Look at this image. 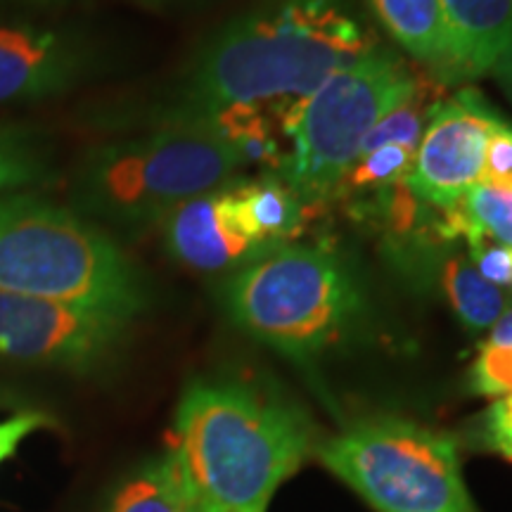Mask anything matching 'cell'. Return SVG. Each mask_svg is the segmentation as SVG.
Here are the masks:
<instances>
[{
  "label": "cell",
  "mask_w": 512,
  "mask_h": 512,
  "mask_svg": "<svg viewBox=\"0 0 512 512\" xmlns=\"http://www.w3.org/2000/svg\"><path fill=\"white\" fill-rule=\"evenodd\" d=\"M370 50V36L337 0H280L211 38L174 114L204 119L228 107H271L283 121L328 76Z\"/></svg>",
  "instance_id": "1"
},
{
  "label": "cell",
  "mask_w": 512,
  "mask_h": 512,
  "mask_svg": "<svg viewBox=\"0 0 512 512\" xmlns=\"http://www.w3.org/2000/svg\"><path fill=\"white\" fill-rule=\"evenodd\" d=\"M306 415L238 380H195L178 401L171 448L200 512H266L311 453Z\"/></svg>",
  "instance_id": "2"
},
{
  "label": "cell",
  "mask_w": 512,
  "mask_h": 512,
  "mask_svg": "<svg viewBox=\"0 0 512 512\" xmlns=\"http://www.w3.org/2000/svg\"><path fill=\"white\" fill-rule=\"evenodd\" d=\"M0 292L88 306L133 320L147 287L110 235L36 192L0 195Z\"/></svg>",
  "instance_id": "3"
},
{
  "label": "cell",
  "mask_w": 512,
  "mask_h": 512,
  "mask_svg": "<svg viewBox=\"0 0 512 512\" xmlns=\"http://www.w3.org/2000/svg\"><path fill=\"white\" fill-rule=\"evenodd\" d=\"M240 159L214 128L171 117L145 136L95 147L72 181V209L81 216L145 226L185 200L238 183Z\"/></svg>",
  "instance_id": "4"
},
{
  "label": "cell",
  "mask_w": 512,
  "mask_h": 512,
  "mask_svg": "<svg viewBox=\"0 0 512 512\" xmlns=\"http://www.w3.org/2000/svg\"><path fill=\"white\" fill-rule=\"evenodd\" d=\"M223 302L240 330L294 358L335 344L363 306L342 259L304 245H283L240 268Z\"/></svg>",
  "instance_id": "5"
},
{
  "label": "cell",
  "mask_w": 512,
  "mask_h": 512,
  "mask_svg": "<svg viewBox=\"0 0 512 512\" xmlns=\"http://www.w3.org/2000/svg\"><path fill=\"white\" fill-rule=\"evenodd\" d=\"M418 88L401 57L373 48L283 114V131L292 138L283 178L306 207L337 192L377 121L413 98Z\"/></svg>",
  "instance_id": "6"
},
{
  "label": "cell",
  "mask_w": 512,
  "mask_h": 512,
  "mask_svg": "<svg viewBox=\"0 0 512 512\" xmlns=\"http://www.w3.org/2000/svg\"><path fill=\"white\" fill-rule=\"evenodd\" d=\"M375 512H477L456 439L406 418H366L316 448Z\"/></svg>",
  "instance_id": "7"
},
{
  "label": "cell",
  "mask_w": 512,
  "mask_h": 512,
  "mask_svg": "<svg viewBox=\"0 0 512 512\" xmlns=\"http://www.w3.org/2000/svg\"><path fill=\"white\" fill-rule=\"evenodd\" d=\"M131 320L88 306L0 292V358L95 373L119 354Z\"/></svg>",
  "instance_id": "8"
},
{
  "label": "cell",
  "mask_w": 512,
  "mask_h": 512,
  "mask_svg": "<svg viewBox=\"0 0 512 512\" xmlns=\"http://www.w3.org/2000/svg\"><path fill=\"white\" fill-rule=\"evenodd\" d=\"M501 124V114L472 88L432 105L408 176L411 188L432 207L451 209L479 183L486 145Z\"/></svg>",
  "instance_id": "9"
},
{
  "label": "cell",
  "mask_w": 512,
  "mask_h": 512,
  "mask_svg": "<svg viewBox=\"0 0 512 512\" xmlns=\"http://www.w3.org/2000/svg\"><path fill=\"white\" fill-rule=\"evenodd\" d=\"M91 48L74 31L0 24V105L41 102L74 88L91 69Z\"/></svg>",
  "instance_id": "10"
},
{
  "label": "cell",
  "mask_w": 512,
  "mask_h": 512,
  "mask_svg": "<svg viewBox=\"0 0 512 512\" xmlns=\"http://www.w3.org/2000/svg\"><path fill=\"white\" fill-rule=\"evenodd\" d=\"M166 252L190 271L221 273L245 268L268 254L240 233L230 214L228 188L204 192L174 207L159 219Z\"/></svg>",
  "instance_id": "11"
},
{
  "label": "cell",
  "mask_w": 512,
  "mask_h": 512,
  "mask_svg": "<svg viewBox=\"0 0 512 512\" xmlns=\"http://www.w3.org/2000/svg\"><path fill=\"white\" fill-rule=\"evenodd\" d=\"M448 79L494 72L512 41V0H441Z\"/></svg>",
  "instance_id": "12"
},
{
  "label": "cell",
  "mask_w": 512,
  "mask_h": 512,
  "mask_svg": "<svg viewBox=\"0 0 512 512\" xmlns=\"http://www.w3.org/2000/svg\"><path fill=\"white\" fill-rule=\"evenodd\" d=\"M228 200L240 233L268 252L297 238L309 219V207L292 185L271 174L228 185Z\"/></svg>",
  "instance_id": "13"
},
{
  "label": "cell",
  "mask_w": 512,
  "mask_h": 512,
  "mask_svg": "<svg viewBox=\"0 0 512 512\" xmlns=\"http://www.w3.org/2000/svg\"><path fill=\"white\" fill-rule=\"evenodd\" d=\"M384 31L415 60L448 76V43L441 0H368Z\"/></svg>",
  "instance_id": "14"
},
{
  "label": "cell",
  "mask_w": 512,
  "mask_h": 512,
  "mask_svg": "<svg viewBox=\"0 0 512 512\" xmlns=\"http://www.w3.org/2000/svg\"><path fill=\"white\" fill-rule=\"evenodd\" d=\"M105 512H200L174 453L147 460L114 491Z\"/></svg>",
  "instance_id": "15"
},
{
  "label": "cell",
  "mask_w": 512,
  "mask_h": 512,
  "mask_svg": "<svg viewBox=\"0 0 512 512\" xmlns=\"http://www.w3.org/2000/svg\"><path fill=\"white\" fill-rule=\"evenodd\" d=\"M437 278L446 302L470 332L491 328L510 306V294L482 278L465 254H453L441 261Z\"/></svg>",
  "instance_id": "16"
},
{
  "label": "cell",
  "mask_w": 512,
  "mask_h": 512,
  "mask_svg": "<svg viewBox=\"0 0 512 512\" xmlns=\"http://www.w3.org/2000/svg\"><path fill=\"white\" fill-rule=\"evenodd\" d=\"M448 223L458 240L475 249L482 242L496 240L512 247V190L489 183H475L460 202L446 209Z\"/></svg>",
  "instance_id": "17"
},
{
  "label": "cell",
  "mask_w": 512,
  "mask_h": 512,
  "mask_svg": "<svg viewBox=\"0 0 512 512\" xmlns=\"http://www.w3.org/2000/svg\"><path fill=\"white\" fill-rule=\"evenodd\" d=\"M48 145L31 128L0 121V195L24 192L50 178Z\"/></svg>",
  "instance_id": "18"
},
{
  "label": "cell",
  "mask_w": 512,
  "mask_h": 512,
  "mask_svg": "<svg viewBox=\"0 0 512 512\" xmlns=\"http://www.w3.org/2000/svg\"><path fill=\"white\" fill-rule=\"evenodd\" d=\"M415 150H406L399 145L377 147L373 152H366L354 162V166L342 178L337 192L344 190H384L392 185L408 181L413 171Z\"/></svg>",
  "instance_id": "19"
},
{
  "label": "cell",
  "mask_w": 512,
  "mask_h": 512,
  "mask_svg": "<svg viewBox=\"0 0 512 512\" xmlns=\"http://www.w3.org/2000/svg\"><path fill=\"white\" fill-rule=\"evenodd\" d=\"M427 88H418V93L413 98H408L406 102H401L396 110H392L387 117L377 121V126L370 131V136L363 143V155L366 152H373L377 147H387V145H399L406 147V150H418V143L422 138V131H425V121H427V107L425 100Z\"/></svg>",
  "instance_id": "20"
},
{
  "label": "cell",
  "mask_w": 512,
  "mask_h": 512,
  "mask_svg": "<svg viewBox=\"0 0 512 512\" xmlns=\"http://www.w3.org/2000/svg\"><path fill=\"white\" fill-rule=\"evenodd\" d=\"M470 387L482 396L512 394V347L484 344L470 370Z\"/></svg>",
  "instance_id": "21"
},
{
  "label": "cell",
  "mask_w": 512,
  "mask_h": 512,
  "mask_svg": "<svg viewBox=\"0 0 512 512\" xmlns=\"http://www.w3.org/2000/svg\"><path fill=\"white\" fill-rule=\"evenodd\" d=\"M479 183L498 185V188L512 190V126L505 121L491 133L486 145L484 169Z\"/></svg>",
  "instance_id": "22"
},
{
  "label": "cell",
  "mask_w": 512,
  "mask_h": 512,
  "mask_svg": "<svg viewBox=\"0 0 512 512\" xmlns=\"http://www.w3.org/2000/svg\"><path fill=\"white\" fill-rule=\"evenodd\" d=\"M470 261L482 273V278L501 290H512V247L482 242L470 249Z\"/></svg>",
  "instance_id": "23"
},
{
  "label": "cell",
  "mask_w": 512,
  "mask_h": 512,
  "mask_svg": "<svg viewBox=\"0 0 512 512\" xmlns=\"http://www.w3.org/2000/svg\"><path fill=\"white\" fill-rule=\"evenodd\" d=\"M43 427H53V420L46 413H19L15 418L0 420V465L17 451V446L29 434L43 430Z\"/></svg>",
  "instance_id": "24"
},
{
  "label": "cell",
  "mask_w": 512,
  "mask_h": 512,
  "mask_svg": "<svg viewBox=\"0 0 512 512\" xmlns=\"http://www.w3.org/2000/svg\"><path fill=\"white\" fill-rule=\"evenodd\" d=\"M484 441L496 453L512 444V394H505L484 415Z\"/></svg>",
  "instance_id": "25"
},
{
  "label": "cell",
  "mask_w": 512,
  "mask_h": 512,
  "mask_svg": "<svg viewBox=\"0 0 512 512\" xmlns=\"http://www.w3.org/2000/svg\"><path fill=\"white\" fill-rule=\"evenodd\" d=\"M486 344H494V347H512V302L508 309L503 311V316L491 325V337Z\"/></svg>",
  "instance_id": "26"
},
{
  "label": "cell",
  "mask_w": 512,
  "mask_h": 512,
  "mask_svg": "<svg viewBox=\"0 0 512 512\" xmlns=\"http://www.w3.org/2000/svg\"><path fill=\"white\" fill-rule=\"evenodd\" d=\"M494 72H496L498 79H501L505 93H508L510 100H512V41L508 43V48H505L501 60H498Z\"/></svg>",
  "instance_id": "27"
},
{
  "label": "cell",
  "mask_w": 512,
  "mask_h": 512,
  "mask_svg": "<svg viewBox=\"0 0 512 512\" xmlns=\"http://www.w3.org/2000/svg\"><path fill=\"white\" fill-rule=\"evenodd\" d=\"M17 3H34V5H48V3H57V0H17Z\"/></svg>",
  "instance_id": "28"
},
{
  "label": "cell",
  "mask_w": 512,
  "mask_h": 512,
  "mask_svg": "<svg viewBox=\"0 0 512 512\" xmlns=\"http://www.w3.org/2000/svg\"><path fill=\"white\" fill-rule=\"evenodd\" d=\"M501 456H503V458H508L510 463H512V444H510L508 448H505V451H501Z\"/></svg>",
  "instance_id": "29"
}]
</instances>
